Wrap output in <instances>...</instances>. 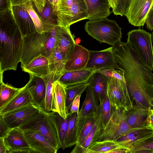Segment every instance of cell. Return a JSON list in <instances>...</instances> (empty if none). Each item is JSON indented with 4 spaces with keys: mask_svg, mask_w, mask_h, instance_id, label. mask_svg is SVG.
<instances>
[{
    "mask_svg": "<svg viewBox=\"0 0 153 153\" xmlns=\"http://www.w3.org/2000/svg\"><path fill=\"white\" fill-rule=\"evenodd\" d=\"M0 80L3 72L16 70L20 62L23 37L11 13L0 16Z\"/></svg>",
    "mask_w": 153,
    "mask_h": 153,
    "instance_id": "1",
    "label": "cell"
},
{
    "mask_svg": "<svg viewBox=\"0 0 153 153\" xmlns=\"http://www.w3.org/2000/svg\"><path fill=\"white\" fill-rule=\"evenodd\" d=\"M55 27L50 32L40 33L36 32L23 37L21 66L40 54L48 57L55 47Z\"/></svg>",
    "mask_w": 153,
    "mask_h": 153,
    "instance_id": "2",
    "label": "cell"
},
{
    "mask_svg": "<svg viewBox=\"0 0 153 153\" xmlns=\"http://www.w3.org/2000/svg\"><path fill=\"white\" fill-rule=\"evenodd\" d=\"M19 128L23 131H38L57 151L61 148L53 112L41 109L37 114Z\"/></svg>",
    "mask_w": 153,
    "mask_h": 153,
    "instance_id": "3",
    "label": "cell"
},
{
    "mask_svg": "<svg viewBox=\"0 0 153 153\" xmlns=\"http://www.w3.org/2000/svg\"><path fill=\"white\" fill-rule=\"evenodd\" d=\"M85 30L88 34L100 43L114 45L121 40L122 28L116 22L107 18L89 20L85 23Z\"/></svg>",
    "mask_w": 153,
    "mask_h": 153,
    "instance_id": "4",
    "label": "cell"
},
{
    "mask_svg": "<svg viewBox=\"0 0 153 153\" xmlns=\"http://www.w3.org/2000/svg\"><path fill=\"white\" fill-rule=\"evenodd\" d=\"M128 43L147 68L153 71V48L152 35L141 29L129 31L127 33Z\"/></svg>",
    "mask_w": 153,
    "mask_h": 153,
    "instance_id": "5",
    "label": "cell"
},
{
    "mask_svg": "<svg viewBox=\"0 0 153 153\" xmlns=\"http://www.w3.org/2000/svg\"><path fill=\"white\" fill-rule=\"evenodd\" d=\"M57 16L58 25L70 27L88 19L87 9L82 0H60Z\"/></svg>",
    "mask_w": 153,
    "mask_h": 153,
    "instance_id": "6",
    "label": "cell"
},
{
    "mask_svg": "<svg viewBox=\"0 0 153 153\" xmlns=\"http://www.w3.org/2000/svg\"><path fill=\"white\" fill-rule=\"evenodd\" d=\"M125 112L126 110L122 108L113 107L111 117L96 142L116 141L121 136L139 128H132L128 125L126 120Z\"/></svg>",
    "mask_w": 153,
    "mask_h": 153,
    "instance_id": "7",
    "label": "cell"
},
{
    "mask_svg": "<svg viewBox=\"0 0 153 153\" xmlns=\"http://www.w3.org/2000/svg\"><path fill=\"white\" fill-rule=\"evenodd\" d=\"M107 95L111 104L114 108H120L128 111L134 106L126 82L109 77Z\"/></svg>",
    "mask_w": 153,
    "mask_h": 153,
    "instance_id": "8",
    "label": "cell"
},
{
    "mask_svg": "<svg viewBox=\"0 0 153 153\" xmlns=\"http://www.w3.org/2000/svg\"><path fill=\"white\" fill-rule=\"evenodd\" d=\"M41 108L30 103L7 112L2 115L8 128L19 127L37 114Z\"/></svg>",
    "mask_w": 153,
    "mask_h": 153,
    "instance_id": "9",
    "label": "cell"
},
{
    "mask_svg": "<svg viewBox=\"0 0 153 153\" xmlns=\"http://www.w3.org/2000/svg\"><path fill=\"white\" fill-rule=\"evenodd\" d=\"M89 51V57L85 68L96 71L105 68H117V62L112 47L100 51Z\"/></svg>",
    "mask_w": 153,
    "mask_h": 153,
    "instance_id": "10",
    "label": "cell"
},
{
    "mask_svg": "<svg viewBox=\"0 0 153 153\" xmlns=\"http://www.w3.org/2000/svg\"><path fill=\"white\" fill-rule=\"evenodd\" d=\"M153 3V0H131L125 16L129 23L135 26H143Z\"/></svg>",
    "mask_w": 153,
    "mask_h": 153,
    "instance_id": "11",
    "label": "cell"
},
{
    "mask_svg": "<svg viewBox=\"0 0 153 153\" xmlns=\"http://www.w3.org/2000/svg\"><path fill=\"white\" fill-rule=\"evenodd\" d=\"M55 45L62 55L65 62L73 51L75 45L74 35L70 27L57 25L55 27Z\"/></svg>",
    "mask_w": 153,
    "mask_h": 153,
    "instance_id": "12",
    "label": "cell"
},
{
    "mask_svg": "<svg viewBox=\"0 0 153 153\" xmlns=\"http://www.w3.org/2000/svg\"><path fill=\"white\" fill-rule=\"evenodd\" d=\"M29 75V80L25 86L31 96L33 104L44 109L46 91L45 82L42 77Z\"/></svg>",
    "mask_w": 153,
    "mask_h": 153,
    "instance_id": "13",
    "label": "cell"
},
{
    "mask_svg": "<svg viewBox=\"0 0 153 153\" xmlns=\"http://www.w3.org/2000/svg\"><path fill=\"white\" fill-rule=\"evenodd\" d=\"M4 141L9 153H33L23 131L19 127L12 129L4 138Z\"/></svg>",
    "mask_w": 153,
    "mask_h": 153,
    "instance_id": "14",
    "label": "cell"
},
{
    "mask_svg": "<svg viewBox=\"0 0 153 153\" xmlns=\"http://www.w3.org/2000/svg\"><path fill=\"white\" fill-rule=\"evenodd\" d=\"M11 13L23 38L36 32L31 17L22 6H12Z\"/></svg>",
    "mask_w": 153,
    "mask_h": 153,
    "instance_id": "15",
    "label": "cell"
},
{
    "mask_svg": "<svg viewBox=\"0 0 153 153\" xmlns=\"http://www.w3.org/2000/svg\"><path fill=\"white\" fill-rule=\"evenodd\" d=\"M51 111L57 112L64 118L68 116L66 105V87L58 81L53 83L52 88Z\"/></svg>",
    "mask_w": 153,
    "mask_h": 153,
    "instance_id": "16",
    "label": "cell"
},
{
    "mask_svg": "<svg viewBox=\"0 0 153 153\" xmlns=\"http://www.w3.org/2000/svg\"><path fill=\"white\" fill-rule=\"evenodd\" d=\"M89 54V50L76 43L73 51L66 61L65 71L80 70L85 68Z\"/></svg>",
    "mask_w": 153,
    "mask_h": 153,
    "instance_id": "17",
    "label": "cell"
},
{
    "mask_svg": "<svg viewBox=\"0 0 153 153\" xmlns=\"http://www.w3.org/2000/svg\"><path fill=\"white\" fill-rule=\"evenodd\" d=\"M26 140L33 153H56L57 151L38 131H23Z\"/></svg>",
    "mask_w": 153,
    "mask_h": 153,
    "instance_id": "18",
    "label": "cell"
},
{
    "mask_svg": "<svg viewBox=\"0 0 153 153\" xmlns=\"http://www.w3.org/2000/svg\"><path fill=\"white\" fill-rule=\"evenodd\" d=\"M152 136L153 131L144 127L121 136L116 141L121 148L127 150L128 153L134 145Z\"/></svg>",
    "mask_w": 153,
    "mask_h": 153,
    "instance_id": "19",
    "label": "cell"
},
{
    "mask_svg": "<svg viewBox=\"0 0 153 153\" xmlns=\"http://www.w3.org/2000/svg\"><path fill=\"white\" fill-rule=\"evenodd\" d=\"M82 0L86 7L89 20L107 18L111 13L108 0Z\"/></svg>",
    "mask_w": 153,
    "mask_h": 153,
    "instance_id": "20",
    "label": "cell"
},
{
    "mask_svg": "<svg viewBox=\"0 0 153 153\" xmlns=\"http://www.w3.org/2000/svg\"><path fill=\"white\" fill-rule=\"evenodd\" d=\"M95 71L85 68L80 70L65 71L57 81L67 87L87 82Z\"/></svg>",
    "mask_w": 153,
    "mask_h": 153,
    "instance_id": "21",
    "label": "cell"
},
{
    "mask_svg": "<svg viewBox=\"0 0 153 153\" xmlns=\"http://www.w3.org/2000/svg\"><path fill=\"white\" fill-rule=\"evenodd\" d=\"M108 81L105 75L95 72L87 81L92 88L99 104L102 102L107 95Z\"/></svg>",
    "mask_w": 153,
    "mask_h": 153,
    "instance_id": "22",
    "label": "cell"
},
{
    "mask_svg": "<svg viewBox=\"0 0 153 153\" xmlns=\"http://www.w3.org/2000/svg\"><path fill=\"white\" fill-rule=\"evenodd\" d=\"M21 67L22 71L29 74L42 77L50 73L48 57L41 54Z\"/></svg>",
    "mask_w": 153,
    "mask_h": 153,
    "instance_id": "23",
    "label": "cell"
},
{
    "mask_svg": "<svg viewBox=\"0 0 153 153\" xmlns=\"http://www.w3.org/2000/svg\"><path fill=\"white\" fill-rule=\"evenodd\" d=\"M149 109L134 105L128 111H126V122L132 128L146 127Z\"/></svg>",
    "mask_w": 153,
    "mask_h": 153,
    "instance_id": "24",
    "label": "cell"
},
{
    "mask_svg": "<svg viewBox=\"0 0 153 153\" xmlns=\"http://www.w3.org/2000/svg\"><path fill=\"white\" fill-rule=\"evenodd\" d=\"M96 116L95 124L90 133L81 144L75 145L71 153H87L88 148L96 141L103 127L100 119L96 115Z\"/></svg>",
    "mask_w": 153,
    "mask_h": 153,
    "instance_id": "25",
    "label": "cell"
},
{
    "mask_svg": "<svg viewBox=\"0 0 153 153\" xmlns=\"http://www.w3.org/2000/svg\"><path fill=\"white\" fill-rule=\"evenodd\" d=\"M33 103L31 96L25 86L2 109H0V115L21 107Z\"/></svg>",
    "mask_w": 153,
    "mask_h": 153,
    "instance_id": "26",
    "label": "cell"
},
{
    "mask_svg": "<svg viewBox=\"0 0 153 153\" xmlns=\"http://www.w3.org/2000/svg\"><path fill=\"white\" fill-rule=\"evenodd\" d=\"M98 102L91 86L89 84L87 88L86 96L79 113L78 117H87L97 111Z\"/></svg>",
    "mask_w": 153,
    "mask_h": 153,
    "instance_id": "27",
    "label": "cell"
},
{
    "mask_svg": "<svg viewBox=\"0 0 153 153\" xmlns=\"http://www.w3.org/2000/svg\"><path fill=\"white\" fill-rule=\"evenodd\" d=\"M48 59L50 73H54L58 79L65 71V62L57 47L54 48Z\"/></svg>",
    "mask_w": 153,
    "mask_h": 153,
    "instance_id": "28",
    "label": "cell"
},
{
    "mask_svg": "<svg viewBox=\"0 0 153 153\" xmlns=\"http://www.w3.org/2000/svg\"><path fill=\"white\" fill-rule=\"evenodd\" d=\"M95 113L87 117H80L78 116L76 122L77 142L76 144H80L83 142L94 125L96 120Z\"/></svg>",
    "mask_w": 153,
    "mask_h": 153,
    "instance_id": "29",
    "label": "cell"
},
{
    "mask_svg": "<svg viewBox=\"0 0 153 153\" xmlns=\"http://www.w3.org/2000/svg\"><path fill=\"white\" fill-rule=\"evenodd\" d=\"M78 115L76 113L71 114L68 130L64 140L65 149L71 148L77 143V127L76 122Z\"/></svg>",
    "mask_w": 153,
    "mask_h": 153,
    "instance_id": "30",
    "label": "cell"
},
{
    "mask_svg": "<svg viewBox=\"0 0 153 153\" xmlns=\"http://www.w3.org/2000/svg\"><path fill=\"white\" fill-rule=\"evenodd\" d=\"M32 1H30L22 6L28 12L34 24L36 32L42 33L50 31L33 7Z\"/></svg>",
    "mask_w": 153,
    "mask_h": 153,
    "instance_id": "31",
    "label": "cell"
},
{
    "mask_svg": "<svg viewBox=\"0 0 153 153\" xmlns=\"http://www.w3.org/2000/svg\"><path fill=\"white\" fill-rule=\"evenodd\" d=\"M89 85L87 82L66 87V105L69 113L72 104L75 97L82 94L87 89Z\"/></svg>",
    "mask_w": 153,
    "mask_h": 153,
    "instance_id": "32",
    "label": "cell"
},
{
    "mask_svg": "<svg viewBox=\"0 0 153 153\" xmlns=\"http://www.w3.org/2000/svg\"><path fill=\"white\" fill-rule=\"evenodd\" d=\"M37 12L50 32L58 25L57 16L47 0L42 11L40 13Z\"/></svg>",
    "mask_w": 153,
    "mask_h": 153,
    "instance_id": "33",
    "label": "cell"
},
{
    "mask_svg": "<svg viewBox=\"0 0 153 153\" xmlns=\"http://www.w3.org/2000/svg\"><path fill=\"white\" fill-rule=\"evenodd\" d=\"M0 109H2L21 90L0 80Z\"/></svg>",
    "mask_w": 153,
    "mask_h": 153,
    "instance_id": "34",
    "label": "cell"
},
{
    "mask_svg": "<svg viewBox=\"0 0 153 153\" xmlns=\"http://www.w3.org/2000/svg\"><path fill=\"white\" fill-rule=\"evenodd\" d=\"M113 109V107L111 104L107 95L102 102L99 104L95 112L96 115L100 119L103 128L111 117Z\"/></svg>",
    "mask_w": 153,
    "mask_h": 153,
    "instance_id": "35",
    "label": "cell"
},
{
    "mask_svg": "<svg viewBox=\"0 0 153 153\" xmlns=\"http://www.w3.org/2000/svg\"><path fill=\"white\" fill-rule=\"evenodd\" d=\"M119 148H122L118 145L116 141H97L94 142L88 148L87 153H109L111 151Z\"/></svg>",
    "mask_w": 153,
    "mask_h": 153,
    "instance_id": "36",
    "label": "cell"
},
{
    "mask_svg": "<svg viewBox=\"0 0 153 153\" xmlns=\"http://www.w3.org/2000/svg\"><path fill=\"white\" fill-rule=\"evenodd\" d=\"M55 120L57 125L61 148L65 149L64 142L68 130L71 114H68V117L64 118L57 112H53Z\"/></svg>",
    "mask_w": 153,
    "mask_h": 153,
    "instance_id": "37",
    "label": "cell"
},
{
    "mask_svg": "<svg viewBox=\"0 0 153 153\" xmlns=\"http://www.w3.org/2000/svg\"><path fill=\"white\" fill-rule=\"evenodd\" d=\"M46 86V97L45 110L47 111H51L52 100V88L53 83L57 81L54 73H50L42 77Z\"/></svg>",
    "mask_w": 153,
    "mask_h": 153,
    "instance_id": "38",
    "label": "cell"
},
{
    "mask_svg": "<svg viewBox=\"0 0 153 153\" xmlns=\"http://www.w3.org/2000/svg\"><path fill=\"white\" fill-rule=\"evenodd\" d=\"M128 153H153V136L134 145Z\"/></svg>",
    "mask_w": 153,
    "mask_h": 153,
    "instance_id": "39",
    "label": "cell"
},
{
    "mask_svg": "<svg viewBox=\"0 0 153 153\" xmlns=\"http://www.w3.org/2000/svg\"><path fill=\"white\" fill-rule=\"evenodd\" d=\"M131 0H117L114 8L112 12L116 15L121 16H125L127 12Z\"/></svg>",
    "mask_w": 153,
    "mask_h": 153,
    "instance_id": "40",
    "label": "cell"
},
{
    "mask_svg": "<svg viewBox=\"0 0 153 153\" xmlns=\"http://www.w3.org/2000/svg\"><path fill=\"white\" fill-rule=\"evenodd\" d=\"M12 7L10 0H0V16L10 12Z\"/></svg>",
    "mask_w": 153,
    "mask_h": 153,
    "instance_id": "41",
    "label": "cell"
},
{
    "mask_svg": "<svg viewBox=\"0 0 153 153\" xmlns=\"http://www.w3.org/2000/svg\"><path fill=\"white\" fill-rule=\"evenodd\" d=\"M11 129L7 127L2 116L0 115V138H4Z\"/></svg>",
    "mask_w": 153,
    "mask_h": 153,
    "instance_id": "42",
    "label": "cell"
},
{
    "mask_svg": "<svg viewBox=\"0 0 153 153\" xmlns=\"http://www.w3.org/2000/svg\"><path fill=\"white\" fill-rule=\"evenodd\" d=\"M81 95L77 96L72 102L69 114H71L74 113L79 114Z\"/></svg>",
    "mask_w": 153,
    "mask_h": 153,
    "instance_id": "43",
    "label": "cell"
},
{
    "mask_svg": "<svg viewBox=\"0 0 153 153\" xmlns=\"http://www.w3.org/2000/svg\"><path fill=\"white\" fill-rule=\"evenodd\" d=\"M145 23L148 29L151 31L153 30V7L150 8L148 13Z\"/></svg>",
    "mask_w": 153,
    "mask_h": 153,
    "instance_id": "44",
    "label": "cell"
},
{
    "mask_svg": "<svg viewBox=\"0 0 153 153\" xmlns=\"http://www.w3.org/2000/svg\"><path fill=\"white\" fill-rule=\"evenodd\" d=\"M146 127L153 131V109L149 108L146 122Z\"/></svg>",
    "mask_w": 153,
    "mask_h": 153,
    "instance_id": "45",
    "label": "cell"
},
{
    "mask_svg": "<svg viewBox=\"0 0 153 153\" xmlns=\"http://www.w3.org/2000/svg\"><path fill=\"white\" fill-rule=\"evenodd\" d=\"M46 0H33V2L37 12H41L44 7Z\"/></svg>",
    "mask_w": 153,
    "mask_h": 153,
    "instance_id": "46",
    "label": "cell"
},
{
    "mask_svg": "<svg viewBox=\"0 0 153 153\" xmlns=\"http://www.w3.org/2000/svg\"><path fill=\"white\" fill-rule=\"evenodd\" d=\"M111 77H114L123 81L126 82L124 73L121 70H118L114 69Z\"/></svg>",
    "mask_w": 153,
    "mask_h": 153,
    "instance_id": "47",
    "label": "cell"
},
{
    "mask_svg": "<svg viewBox=\"0 0 153 153\" xmlns=\"http://www.w3.org/2000/svg\"><path fill=\"white\" fill-rule=\"evenodd\" d=\"M114 69H115L113 68H105L97 71L95 72H100L103 74L105 75L108 79L109 77L111 76L112 73Z\"/></svg>",
    "mask_w": 153,
    "mask_h": 153,
    "instance_id": "48",
    "label": "cell"
},
{
    "mask_svg": "<svg viewBox=\"0 0 153 153\" xmlns=\"http://www.w3.org/2000/svg\"><path fill=\"white\" fill-rule=\"evenodd\" d=\"M0 153H9V151L4 141V138H0Z\"/></svg>",
    "mask_w": 153,
    "mask_h": 153,
    "instance_id": "49",
    "label": "cell"
},
{
    "mask_svg": "<svg viewBox=\"0 0 153 153\" xmlns=\"http://www.w3.org/2000/svg\"><path fill=\"white\" fill-rule=\"evenodd\" d=\"M12 6L22 5L33 0H10Z\"/></svg>",
    "mask_w": 153,
    "mask_h": 153,
    "instance_id": "50",
    "label": "cell"
},
{
    "mask_svg": "<svg viewBox=\"0 0 153 153\" xmlns=\"http://www.w3.org/2000/svg\"><path fill=\"white\" fill-rule=\"evenodd\" d=\"M59 1L60 0H53V9L56 16L59 10Z\"/></svg>",
    "mask_w": 153,
    "mask_h": 153,
    "instance_id": "51",
    "label": "cell"
},
{
    "mask_svg": "<svg viewBox=\"0 0 153 153\" xmlns=\"http://www.w3.org/2000/svg\"><path fill=\"white\" fill-rule=\"evenodd\" d=\"M111 7L113 9L114 7L117 0H108Z\"/></svg>",
    "mask_w": 153,
    "mask_h": 153,
    "instance_id": "52",
    "label": "cell"
},
{
    "mask_svg": "<svg viewBox=\"0 0 153 153\" xmlns=\"http://www.w3.org/2000/svg\"><path fill=\"white\" fill-rule=\"evenodd\" d=\"M49 4H50V6L53 8V0H46Z\"/></svg>",
    "mask_w": 153,
    "mask_h": 153,
    "instance_id": "53",
    "label": "cell"
},
{
    "mask_svg": "<svg viewBox=\"0 0 153 153\" xmlns=\"http://www.w3.org/2000/svg\"><path fill=\"white\" fill-rule=\"evenodd\" d=\"M75 43L77 44V43L78 42V43H79L80 42V39L79 38H77L75 40H74Z\"/></svg>",
    "mask_w": 153,
    "mask_h": 153,
    "instance_id": "54",
    "label": "cell"
},
{
    "mask_svg": "<svg viewBox=\"0 0 153 153\" xmlns=\"http://www.w3.org/2000/svg\"><path fill=\"white\" fill-rule=\"evenodd\" d=\"M152 46H153V31L152 32Z\"/></svg>",
    "mask_w": 153,
    "mask_h": 153,
    "instance_id": "55",
    "label": "cell"
},
{
    "mask_svg": "<svg viewBox=\"0 0 153 153\" xmlns=\"http://www.w3.org/2000/svg\"><path fill=\"white\" fill-rule=\"evenodd\" d=\"M153 7V4H152V7H151V8H152Z\"/></svg>",
    "mask_w": 153,
    "mask_h": 153,
    "instance_id": "56",
    "label": "cell"
}]
</instances>
